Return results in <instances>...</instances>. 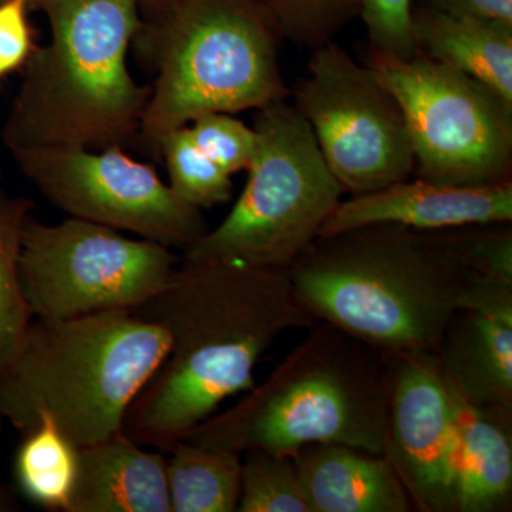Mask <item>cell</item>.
Segmentation results:
<instances>
[{
	"label": "cell",
	"mask_w": 512,
	"mask_h": 512,
	"mask_svg": "<svg viewBox=\"0 0 512 512\" xmlns=\"http://www.w3.org/2000/svg\"><path fill=\"white\" fill-rule=\"evenodd\" d=\"M136 312L163 326L170 348L128 409L123 433L163 453L248 392L259 360L284 333L315 323L285 271L217 259L184 258Z\"/></svg>",
	"instance_id": "obj_1"
},
{
	"label": "cell",
	"mask_w": 512,
	"mask_h": 512,
	"mask_svg": "<svg viewBox=\"0 0 512 512\" xmlns=\"http://www.w3.org/2000/svg\"><path fill=\"white\" fill-rule=\"evenodd\" d=\"M285 272L315 322L380 355L437 353L474 278L429 232L387 224L318 238Z\"/></svg>",
	"instance_id": "obj_2"
},
{
	"label": "cell",
	"mask_w": 512,
	"mask_h": 512,
	"mask_svg": "<svg viewBox=\"0 0 512 512\" xmlns=\"http://www.w3.org/2000/svg\"><path fill=\"white\" fill-rule=\"evenodd\" d=\"M50 26L35 47L2 128L9 153L120 146L140 131L150 86L127 66L140 0H30Z\"/></svg>",
	"instance_id": "obj_3"
},
{
	"label": "cell",
	"mask_w": 512,
	"mask_h": 512,
	"mask_svg": "<svg viewBox=\"0 0 512 512\" xmlns=\"http://www.w3.org/2000/svg\"><path fill=\"white\" fill-rule=\"evenodd\" d=\"M168 348L163 326L136 311L32 319L0 367V419L20 434L50 420L79 448L109 439Z\"/></svg>",
	"instance_id": "obj_4"
},
{
	"label": "cell",
	"mask_w": 512,
	"mask_h": 512,
	"mask_svg": "<svg viewBox=\"0 0 512 512\" xmlns=\"http://www.w3.org/2000/svg\"><path fill=\"white\" fill-rule=\"evenodd\" d=\"M308 335L234 406L183 437L244 456H296L313 444H343L383 454L387 372L383 355L328 323Z\"/></svg>",
	"instance_id": "obj_5"
},
{
	"label": "cell",
	"mask_w": 512,
	"mask_h": 512,
	"mask_svg": "<svg viewBox=\"0 0 512 512\" xmlns=\"http://www.w3.org/2000/svg\"><path fill=\"white\" fill-rule=\"evenodd\" d=\"M134 37L154 84L138 136L161 138L208 113L258 110L288 97L282 39L261 0H153Z\"/></svg>",
	"instance_id": "obj_6"
},
{
	"label": "cell",
	"mask_w": 512,
	"mask_h": 512,
	"mask_svg": "<svg viewBox=\"0 0 512 512\" xmlns=\"http://www.w3.org/2000/svg\"><path fill=\"white\" fill-rule=\"evenodd\" d=\"M258 150L248 180L221 224L184 258L217 259L286 271L318 239L342 185L329 170L311 127L286 99L256 110Z\"/></svg>",
	"instance_id": "obj_7"
},
{
	"label": "cell",
	"mask_w": 512,
	"mask_h": 512,
	"mask_svg": "<svg viewBox=\"0 0 512 512\" xmlns=\"http://www.w3.org/2000/svg\"><path fill=\"white\" fill-rule=\"evenodd\" d=\"M367 66L392 92L409 130L417 173L450 185L511 180L512 103L423 53H370Z\"/></svg>",
	"instance_id": "obj_8"
},
{
	"label": "cell",
	"mask_w": 512,
	"mask_h": 512,
	"mask_svg": "<svg viewBox=\"0 0 512 512\" xmlns=\"http://www.w3.org/2000/svg\"><path fill=\"white\" fill-rule=\"evenodd\" d=\"M178 264L173 249L70 217L42 224L30 217L20 255V288L32 319H67L138 311Z\"/></svg>",
	"instance_id": "obj_9"
},
{
	"label": "cell",
	"mask_w": 512,
	"mask_h": 512,
	"mask_svg": "<svg viewBox=\"0 0 512 512\" xmlns=\"http://www.w3.org/2000/svg\"><path fill=\"white\" fill-rule=\"evenodd\" d=\"M293 107L311 127L329 170L350 195L409 180L412 141L396 97L369 66L335 42L313 50L293 89Z\"/></svg>",
	"instance_id": "obj_10"
},
{
	"label": "cell",
	"mask_w": 512,
	"mask_h": 512,
	"mask_svg": "<svg viewBox=\"0 0 512 512\" xmlns=\"http://www.w3.org/2000/svg\"><path fill=\"white\" fill-rule=\"evenodd\" d=\"M10 154L43 197L70 217L183 251L207 231L201 211L178 198L151 165L134 160L123 147L33 148Z\"/></svg>",
	"instance_id": "obj_11"
},
{
	"label": "cell",
	"mask_w": 512,
	"mask_h": 512,
	"mask_svg": "<svg viewBox=\"0 0 512 512\" xmlns=\"http://www.w3.org/2000/svg\"><path fill=\"white\" fill-rule=\"evenodd\" d=\"M387 372L383 456L414 510L454 512L461 400L436 353L383 355Z\"/></svg>",
	"instance_id": "obj_12"
},
{
	"label": "cell",
	"mask_w": 512,
	"mask_h": 512,
	"mask_svg": "<svg viewBox=\"0 0 512 512\" xmlns=\"http://www.w3.org/2000/svg\"><path fill=\"white\" fill-rule=\"evenodd\" d=\"M436 355L464 403L512 413V282L474 276Z\"/></svg>",
	"instance_id": "obj_13"
},
{
	"label": "cell",
	"mask_w": 512,
	"mask_h": 512,
	"mask_svg": "<svg viewBox=\"0 0 512 512\" xmlns=\"http://www.w3.org/2000/svg\"><path fill=\"white\" fill-rule=\"evenodd\" d=\"M512 221V181L450 185L417 177L339 202L318 238L369 225L420 232Z\"/></svg>",
	"instance_id": "obj_14"
},
{
	"label": "cell",
	"mask_w": 512,
	"mask_h": 512,
	"mask_svg": "<svg viewBox=\"0 0 512 512\" xmlns=\"http://www.w3.org/2000/svg\"><path fill=\"white\" fill-rule=\"evenodd\" d=\"M67 512H171L165 454L123 431L79 448V468Z\"/></svg>",
	"instance_id": "obj_15"
},
{
	"label": "cell",
	"mask_w": 512,
	"mask_h": 512,
	"mask_svg": "<svg viewBox=\"0 0 512 512\" xmlns=\"http://www.w3.org/2000/svg\"><path fill=\"white\" fill-rule=\"evenodd\" d=\"M295 457L311 512L414 511L383 454L343 444H313Z\"/></svg>",
	"instance_id": "obj_16"
},
{
	"label": "cell",
	"mask_w": 512,
	"mask_h": 512,
	"mask_svg": "<svg viewBox=\"0 0 512 512\" xmlns=\"http://www.w3.org/2000/svg\"><path fill=\"white\" fill-rule=\"evenodd\" d=\"M511 420V412L480 409L461 400L454 512L510 510Z\"/></svg>",
	"instance_id": "obj_17"
},
{
	"label": "cell",
	"mask_w": 512,
	"mask_h": 512,
	"mask_svg": "<svg viewBox=\"0 0 512 512\" xmlns=\"http://www.w3.org/2000/svg\"><path fill=\"white\" fill-rule=\"evenodd\" d=\"M414 37L424 56L512 103V28L427 8L414 12Z\"/></svg>",
	"instance_id": "obj_18"
},
{
	"label": "cell",
	"mask_w": 512,
	"mask_h": 512,
	"mask_svg": "<svg viewBox=\"0 0 512 512\" xmlns=\"http://www.w3.org/2000/svg\"><path fill=\"white\" fill-rule=\"evenodd\" d=\"M164 454L171 512L237 511L242 456L184 439Z\"/></svg>",
	"instance_id": "obj_19"
},
{
	"label": "cell",
	"mask_w": 512,
	"mask_h": 512,
	"mask_svg": "<svg viewBox=\"0 0 512 512\" xmlns=\"http://www.w3.org/2000/svg\"><path fill=\"white\" fill-rule=\"evenodd\" d=\"M20 436L13 458L19 493L43 510L67 512L77 480L79 447L47 419Z\"/></svg>",
	"instance_id": "obj_20"
},
{
	"label": "cell",
	"mask_w": 512,
	"mask_h": 512,
	"mask_svg": "<svg viewBox=\"0 0 512 512\" xmlns=\"http://www.w3.org/2000/svg\"><path fill=\"white\" fill-rule=\"evenodd\" d=\"M32 202L9 192L0 175V367L18 349L32 316L20 288V255Z\"/></svg>",
	"instance_id": "obj_21"
},
{
	"label": "cell",
	"mask_w": 512,
	"mask_h": 512,
	"mask_svg": "<svg viewBox=\"0 0 512 512\" xmlns=\"http://www.w3.org/2000/svg\"><path fill=\"white\" fill-rule=\"evenodd\" d=\"M157 153L167 165L170 188L191 207L207 210L225 204L232 194V175L202 153L188 126L161 138Z\"/></svg>",
	"instance_id": "obj_22"
},
{
	"label": "cell",
	"mask_w": 512,
	"mask_h": 512,
	"mask_svg": "<svg viewBox=\"0 0 512 512\" xmlns=\"http://www.w3.org/2000/svg\"><path fill=\"white\" fill-rule=\"evenodd\" d=\"M239 512H311L295 456L248 451L242 456Z\"/></svg>",
	"instance_id": "obj_23"
},
{
	"label": "cell",
	"mask_w": 512,
	"mask_h": 512,
	"mask_svg": "<svg viewBox=\"0 0 512 512\" xmlns=\"http://www.w3.org/2000/svg\"><path fill=\"white\" fill-rule=\"evenodd\" d=\"M511 222L429 232L441 249L470 274L512 282Z\"/></svg>",
	"instance_id": "obj_24"
},
{
	"label": "cell",
	"mask_w": 512,
	"mask_h": 512,
	"mask_svg": "<svg viewBox=\"0 0 512 512\" xmlns=\"http://www.w3.org/2000/svg\"><path fill=\"white\" fill-rule=\"evenodd\" d=\"M282 40L318 49L332 42L353 16L360 0H261Z\"/></svg>",
	"instance_id": "obj_25"
},
{
	"label": "cell",
	"mask_w": 512,
	"mask_h": 512,
	"mask_svg": "<svg viewBox=\"0 0 512 512\" xmlns=\"http://www.w3.org/2000/svg\"><path fill=\"white\" fill-rule=\"evenodd\" d=\"M192 140L202 153L229 175L247 171L258 150L254 127L232 113H208L188 124Z\"/></svg>",
	"instance_id": "obj_26"
},
{
	"label": "cell",
	"mask_w": 512,
	"mask_h": 512,
	"mask_svg": "<svg viewBox=\"0 0 512 512\" xmlns=\"http://www.w3.org/2000/svg\"><path fill=\"white\" fill-rule=\"evenodd\" d=\"M359 13L369 36L370 53L400 60L420 55L412 0H360Z\"/></svg>",
	"instance_id": "obj_27"
},
{
	"label": "cell",
	"mask_w": 512,
	"mask_h": 512,
	"mask_svg": "<svg viewBox=\"0 0 512 512\" xmlns=\"http://www.w3.org/2000/svg\"><path fill=\"white\" fill-rule=\"evenodd\" d=\"M30 0L0 2V80L23 69L35 50L28 19Z\"/></svg>",
	"instance_id": "obj_28"
},
{
	"label": "cell",
	"mask_w": 512,
	"mask_h": 512,
	"mask_svg": "<svg viewBox=\"0 0 512 512\" xmlns=\"http://www.w3.org/2000/svg\"><path fill=\"white\" fill-rule=\"evenodd\" d=\"M430 8L512 28V0H430Z\"/></svg>",
	"instance_id": "obj_29"
},
{
	"label": "cell",
	"mask_w": 512,
	"mask_h": 512,
	"mask_svg": "<svg viewBox=\"0 0 512 512\" xmlns=\"http://www.w3.org/2000/svg\"><path fill=\"white\" fill-rule=\"evenodd\" d=\"M19 504L16 501L15 495L12 494V491L6 487L5 484L0 480V512H12L18 511Z\"/></svg>",
	"instance_id": "obj_30"
},
{
	"label": "cell",
	"mask_w": 512,
	"mask_h": 512,
	"mask_svg": "<svg viewBox=\"0 0 512 512\" xmlns=\"http://www.w3.org/2000/svg\"><path fill=\"white\" fill-rule=\"evenodd\" d=\"M2 423H3V420H2V419H0V427H2Z\"/></svg>",
	"instance_id": "obj_31"
},
{
	"label": "cell",
	"mask_w": 512,
	"mask_h": 512,
	"mask_svg": "<svg viewBox=\"0 0 512 512\" xmlns=\"http://www.w3.org/2000/svg\"><path fill=\"white\" fill-rule=\"evenodd\" d=\"M0 2H2V0H0Z\"/></svg>",
	"instance_id": "obj_32"
}]
</instances>
